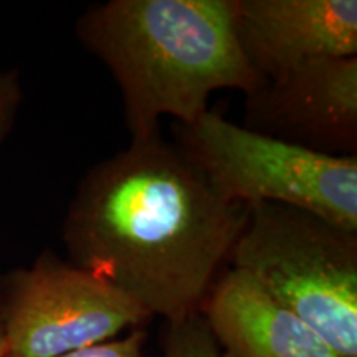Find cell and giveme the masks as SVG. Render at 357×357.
I'll return each mask as SVG.
<instances>
[{
    "label": "cell",
    "instance_id": "obj_1",
    "mask_svg": "<svg viewBox=\"0 0 357 357\" xmlns=\"http://www.w3.org/2000/svg\"><path fill=\"white\" fill-rule=\"evenodd\" d=\"M247 217L158 134L89 169L63 240L70 263L171 324L199 314Z\"/></svg>",
    "mask_w": 357,
    "mask_h": 357
},
{
    "label": "cell",
    "instance_id": "obj_6",
    "mask_svg": "<svg viewBox=\"0 0 357 357\" xmlns=\"http://www.w3.org/2000/svg\"><path fill=\"white\" fill-rule=\"evenodd\" d=\"M245 100V128L329 155L357 153V56L306 61Z\"/></svg>",
    "mask_w": 357,
    "mask_h": 357
},
{
    "label": "cell",
    "instance_id": "obj_3",
    "mask_svg": "<svg viewBox=\"0 0 357 357\" xmlns=\"http://www.w3.org/2000/svg\"><path fill=\"white\" fill-rule=\"evenodd\" d=\"M229 260L339 356L357 357V231L303 208L255 204Z\"/></svg>",
    "mask_w": 357,
    "mask_h": 357
},
{
    "label": "cell",
    "instance_id": "obj_2",
    "mask_svg": "<svg viewBox=\"0 0 357 357\" xmlns=\"http://www.w3.org/2000/svg\"><path fill=\"white\" fill-rule=\"evenodd\" d=\"M77 35L118 83L131 141L160 134L162 116L195 123L218 89L250 95L265 82L240 48L234 0H109Z\"/></svg>",
    "mask_w": 357,
    "mask_h": 357
},
{
    "label": "cell",
    "instance_id": "obj_5",
    "mask_svg": "<svg viewBox=\"0 0 357 357\" xmlns=\"http://www.w3.org/2000/svg\"><path fill=\"white\" fill-rule=\"evenodd\" d=\"M149 318L105 280L50 253L12 275L0 310L7 357H60Z\"/></svg>",
    "mask_w": 357,
    "mask_h": 357
},
{
    "label": "cell",
    "instance_id": "obj_12",
    "mask_svg": "<svg viewBox=\"0 0 357 357\" xmlns=\"http://www.w3.org/2000/svg\"><path fill=\"white\" fill-rule=\"evenodd\" d=\"M0 357H7V346H6V339H3L2 324H0Z\"/></svg>",
    "mask_w": 357,
    "mask_h": 357
},
{
    "label": "cell",
    "instance_id": "obj_7",
    "mask_svg": "<svg viewBox=\"0 0 357 357\" xmlns=\"http://www.w3.org/2000/svg\"><path fill=\"white\" fill-rule=\"evenodd\" d=\"M235 32L263 79L326 56H357L356 0H234Z\"/></svg>",
    "mask_w": 357,
    "mask_h": 357
},
{
    "label": "cell",
    "instance_id": "obj_9",
    "mask_svg": "<svg viewBox=\"0 0 357 357\" xmlns=\"http://www.w3.org/2000/svg\"><path fill=\"white\" fill-rule=\"evenodd\" d=\"M162 357H220L215 339L200 312L167 324Z\"/></svg>",
    "mask_w": 357,
    "mask_h": 357
},
{
    "label": "cell",
    "instance_id": "obj_10",
    "mask_svg": "<svg viewBox=\"0 0 357 357\" xmlns=\"http://www.w3.org/2000/svg\"><path fill=\"white\" fill-rule=\"evenodd\" d=\"M146 333L134 329L126 337L93 344L60 357H144Z\"/></svg>",
    "mask_w": 357,
    "mask_h": 357
},
{
    "label": "cell",
    "instance_id": "obj_8",
    "mask_svg": "<svg viewBox=\"0 0 357 357\" xmlns=\"http://www.w3.org/2000/svg\"><path fill=\"white\" fill-rule=\"evenodd\" d=\"M200 314L220 357H341L305 321L235 268L213 283Z\"/></svg>",
    "mask_w": 357,
    "mask_h": 357
},
{
    "label": "cell",
    "instance_id": "obj_4",
    "mask_svg": "<svg viewBox=\"0 0 357 357\" xmlns=\"http://www.w3.org/2000/svg\"><path fill=\"white\" fill-rule=\"evenodd\" d=\"M178 147L229 202L289 205L357 231V154L316 153L212 111L181 128Z\"/></svg>",
    "mask_w": 357,
    "mask_h": 357
},
{
    "label": "cell",
    "instance_id": "obj_11",
    "mask_svg": "<svg viewBox=\"0 0 357 357\" xmlns=\"http://www.w3.org/2000/svg\"><path fill=\"white\" fill-rule=\"evenodd\" d=\"M22 101L17 73H0V141L6 137Z\"/></svg>",
    "mask_w": 357,
    "mask_h": 357
}]
</instances>
